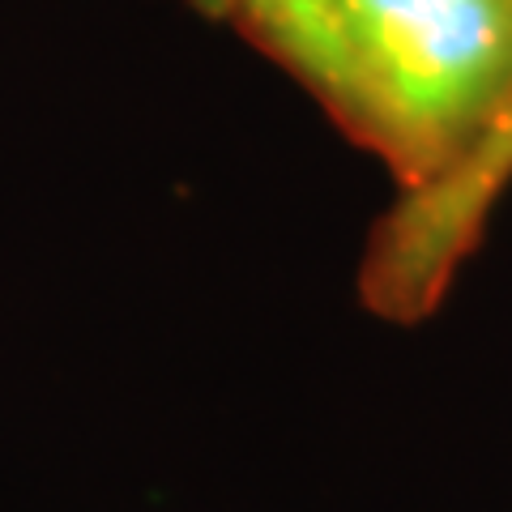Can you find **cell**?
Here are the masks:
<instances>
[{
  "instance_id": "cell-2",
  "label": "cell",
  "mask_w": 512,
  "mask_h": 512,
  "mask_svg": "<svg viewBox=\"0 0 512 512\" xmlns=\"http://www.w3.org/2000/svg\"><path fill=\"white\" fill-rule=\"evenodd\" d=\"M512 184V90L483 137L440 180L410 188L372 235L363 265L367 308L389 320H423L444 299L461 261Z\"/></svg>"
},
{
  "instance_id": "cell-3",
  "label": "cell",
  "mask_w": 512,
  "mask_h": 512,
  "mask_svg": "<svg viewBox=\"0 0 512 512\" xmlns=\"http://www.w3.org/2000/svg\"><path fill=\"white\" fill-rule=\"evenodd\" d=\"M239 26L320 103L333 86V0H231Z\"/></svg>"
},
{
  "instance_id": "cell-1",
  "label": "cell",
  "mask_w": 512,
  "mask_h": 512,
  "mask_svg": "<svg viewBox=\"0 0 512 512\" xmlns=\"http://www.w3.org/2000/svg\"><path fill=\"white\" fill-rule=\"evenodd\" d=\"M512 90V0H333L325 107L406 192L461 163Z\"/></svg>"
}]
</instances>
